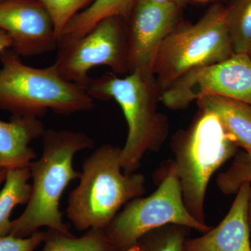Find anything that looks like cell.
Returning <instances> with one entry per match:
<instances>
[{"label":"cell","mask_w":251,"mask_h":251,"mask_svg":"<svg viewBox=\"0 0 251 251\" xmlns=\"http://www.w3.org/2000/svg\"><path fill=\"white\" fill-rule=\"evenodd\" d=\"M13 41L11 36L2 29H0V54L6 50L12 49Z\"/></svg>","instance_id":"23"},{"label":"cell","mask_w":251,"mask_h":251,"mask_svg":"<svg viewBox=\"0 0 251 251\" xmlns=\"http://www.w3.org/2000/svg\"><path fill=\"white\" fill-rule=\"evenodd\" d=\"M126 251H143V249L141 246L138 243V244L130 248V249H128Z\"/></svg>","instance_id":"26"},{"label":"cell","mask_w":251,"mask_h":251,"mask_svg":"<svg viewBox=\"0 0 251 251\" xmlns=\"http://www.w3.org/2000/svg\"><path fill=\"white\" fill-rule=\"evenodd\" d=\"M45 130L36 117L12 115L9 122L0 120V172L29 167L36 157L29 145Z\"/></svg>","instance_id":"13"},{"label":"cell","mask_w":251,"mask_h":251,"mask_svg":"<svg viewBox=\"0 0 251 251\" xmlns=\"http://www.w3.org/2000/svg\"><path fill=\"white\" fill-rule=\"evenodd\" d=\"M46 232L37 231L27 237H16L13 234L0 237V251H34L44 242Z\"/></svg>","instance_id":"22"},{"label":"cell","mask_w":251,"mask_h":251,"mask_svg":"<svg viewBox=\"0 0 251 251\" xmlns=\"http://www.w3.org/2000/svg\"><path fill=\"white\" fill-rule=\"evenodd\" d=\"M244 183L251 184V150L236 153L232 165L216 180L218 188L226 195L236 194Z\"/></svg>","instance_id":"20"},{"label":"cell","mask_w":251,"mask_h":251,"mask_svg":"<svg viewBox=\"0 0 251 251\" xmlns=\"http://www.w3.org/2000/svg\"><path fill=\"white\" fill-rule=\"evenodd\" d=\"M44 242L42 251H117L105 229H90L80 237L48 229Z\"/></svg>","instance_id":"17"},{"label":"cell","mask_w":251,"mask_h":251,"mask_svg":"<svg viewBox=\"0 0 251 251\" xmlns=\"http://www.w3.org/2000/svg\"><path fill=\"white\" fill-rule=\"evenodd\" d=\"M0 110L39 118L49 110L69 115L94 108V99L87 90L64 80L54 64L26 65L11 49L0 54Z\"/></svg>","instance_id":"4"},{"label":"cell","mask_w":251,"mask_h":251,"mask_svg":"<svg viewBox=\"0 0 251 251\" xmlns=\"http://www.w3.org/2000/svg\"><path fill=\"white\" fill-rule=\"evenodd\" d=\"M41 138L42 154L29 166L30 198L23 214L11 222L10 234L18 237H29L42 227L72 234L63 221L59 202L69 184L80 177V172L74 169V156L94 144L85 133L72 130L46 129Z\"/></svg>","instance_id":"1"},{"label":"cell","mask_w":251,"mask_h":251,"mask_svg":"<svg viewBox=\"0 0 251 251\" xmlns=\"http://www.w3.org/2000/svg\"><path fill=\"white\" fill-rule=\"evenodd\" d=\"M0 29L13 41L20 57H34L57 49L53 24L38 0H0Z\"/></svg>","instance_id":"11"},{"label":"cell","mask_w":251,"mask_h":251,"mask_svg":"<svg viewBox=\"0 0 251 251\" xmlns=\"http://www.w3.org/2000/svg\"><path fill=\"white\" fill-rule=\"evenodd\" d=\"M49 14L57 41L64 28L81 10L90 6L94 0H38Z\"/></svg>","instance_id":"21"},{"label":"cell","mask_w":251,"mask_h":251,"mask_svg":"<svg viewBox=\"0 0 251 251\" xmlns=\"http://www.w3.org/2000/svg\"><path fill=\"white\" fill-rule=\"evenodd\" d=\"M144 1H152V2L157 3H172V4L179 5L181 7L184 6L186 2V0H144Z\"/></svg>","instance_id":"24"},{"label":"cell","mask_w":251,"mask_h":251,"mask_svg":"<svg viewBox=\"0 0 251 251\" xmlns=\"http://www.w3.org/2000/svg\"><path fill=\"white\" fill-rule=\"evenodd\" d=\"M200 110L219 118L232 141L243 150H251V105L236 99L209 96L198 100Z\"/></svg>","instance_id":"14"},{"label":"cell","mask_w":251,"mask_h":251,"mask_svg":"<svg viewBox=\"0 0 251 251\" xmlns=\"http://www.w3.org/2000/svg\"><path fill=\"white\" fill-rule=\"evenodd\" d=\"M29 167L7 171L4 187L0 191V237L11 232L10 220L13 209L18 204H27L30 198L31 184Z\"/></svg>","instance_id":"16"},{"label":"cell","mask_w":251,"mask_h":251,"mask_svg":"<svg viewBox=\"0 0 251 251\" xmlns=\"http://www.w3.org/2000/svg\"><path fill=\"white\" fill-rule=\"evenodd\" d=\"M121 151L103 145L82 163L80 183L69 194L67 209L77 230L105 229L122 206L145 192L144 175L122 171Z\"/></svg>","instance_id":"2"},{"label":"cell","mask_w":251,"mask_h":251,"mask_svg":"<svg viewBox=\"0 0 251 251\" xmlns=\"http://www.w3.org/2000/svg\"><path fill=\"white\" fill-rule=\"evenodd\" d=\"M197 1H209V0H197Z\"/></svg>","instance_id":"28"},{"label":"cell","mask_w":251,"mask_h":251,"mask_svg":"<svg viewBox=\"0 0 251 251\" xmlns=\"http://www.w3.org/2000/svg\"><path fill=\"white\" fill-rule=\"evenodd\" d=\"M123 20L106 18L85 35L60 38L53 64L61 77L87 90L92 80L89 72L92 68L105 66L117 74L128 72V27Z\"/></svg>","instance_id":"8"},{"label":"cell","mask_w":251,"mask_h":251,"mask_svg":"<svg viewBox=\"0 0 251 251\" xmlns=\"http://www.w3.org/2000/svg\"><path fill=\"white\" fill-rule=\"evenodd\" d=\"M135 3L136 0H94L71 20L60 38L85 35L106 18L117 17L127 21L133 13Z\"/></svg>","instance_id":"15"},{"label":"cell","mask_w":251,"mask_h":251,"mask_svg":"<svg viewBox=\"0 0 251 251\" xmlns=\"http://www.w3.org/2000/svg\"><path fill=\"white\" fill-rule=\"evenodd\" d=\"M209 96L227 97L251 105L250 56L234 54L223 62L191 69L161 92L160 100L167 108L181 110Z\"/></svg>","instance_id":"9"},{"label":"cell","mask_w":251,"mask_h":251,"mask_svg":"<svg viewBox=\"0 0 251 251\" xmlns=\"http://www.w3.org/2000/svg\"><path fill=\"white\" fill-rule=\"evenodd\" d=\"M251 197V184L244 183L223 221L201 237L186 239L183 251H251L248 221Z\"/></svg>","instance_id":"12"},{"label":"cell","mask_w":251,"mask_h":251,"mask_svg":"<svg viewBox=\"0 0 251 251\" xmlns=\"http://www.w3.org/2000/svg\"><path fill=\"white\" fill-rule=\"evenodd\" d=\"M86 90L92 98L112 99L122 108L128 125L122 168L125 174H133L145 153L159 151L169 133L168 118L157 110L160 92L155 77L138 73L124 77L106 74L92 79Z\"/></svg>","instance_id":"3"},{"label":"cell","mask_w":251,"mask_h":251,"mask_svg":"<svg viewBox=\"0 0 251 251\" xmlns=\"http://www.w3.org/2000/svg\"><path fill=\"white\" fill-rule=\"evenodd\" d=\"M228 9L214 5L195 24L179 25L158 50L153 76L160 93L190 70L226 60L234 54Z\"/></svg>","instance_id":"6"},{"label":"cell","mask_w":251,"mask_h":251,"mask_svg":"<svg viewBox=\"0 0 251 251\" xmlns=\"http://www.w3.org/2000/svg\"><path fill=\"white\" fill-rule=\"evenodd\" d=\"M249 55L250 56L251 58V52H249Z\"/></svg>","instance_id":"29"},{"label":"cell","mask_w":251,"mask_h":251,"mask_svg":"<svg viewBox=\"0 0 251 251\" xmlns=\"http://www.w3.org/2000/svg\"><path fill=\"white\" fill-rule=\"evenodd\" d=\"M172 151L185 206L206 224L204 201L211 176L237 153V147L212 112L200 110L187 129L173 138Z\"/></svg>","instance_id":"5"},{"label":"cell","mask_w":251,"mask_h":251,"mask_svg":"<svg viewBox=\"0 0 251 251\" xmlns=\"http://www.w3.org/2000/svg\"><path fill=\"white\" fill-rule=\"evenodd\" d=\"M171 224L201 233L211 228L193 218L185 206L173 162L156 191L148 197L136 198L127 203L105 231L117 251H126L150 231Z\"/></svg>","instance_id":"7"},{"label":"cell","mask_w":251,"mask_h":251,"mask_svg":"<svg viewBox=\"0 0 251 251\" xmlns=\"http://www.w3.org/2000/svg\"><path fill=\"white\" fill-rule=\"evenodd\" d=\"M189 229L179 225H168L150 231L138 243L143 251H183Z\"/></svg>","instance_id":"19"},{"label":"cell","mask_w":251,"mask_h":251,"mask_svg":"<svg viewBox=\"0 0 251 251\" xmlns=\"http://www.w3.org/2000/svg\"><path fill=\"white\" fill-rule=\"evenodd\" d=\"M248 221H249L251 237V197L249 200V206H248Z\"/></svg>","instance_id":"25"},{"label":"cell","mask_w":251,"mask_h":251,"mask_svg":"<svg viewBox=\"0 0 251 251\" xmlns=\"http://www.w3.org/2000/svg\"><path fill=\"white\" fill-rule=\"evenodd\" d=\"M6 173L7 171H4L0 172V185L4 182L5 179H6Z\"/></svg>","instance_id":"27"},{"label":"cell","mask_w":251,"mask_h":251,"mask_svg":"<svg viewBox=\"0 0 251 251\" xmlns=\"http://www.w3.org/2000/svg\"><path fill=\"white\" fill-rule=\"evenodd\" d=\"M227 26L234 54L251 50V0H238L228 8Z\"/></svg>","instance_id":"18"},{"label":"cell","mask_w":251,"mask_h":251,"mask_svg":"<svg viewBox=\"0 0 251 251\" xmlns=\"http://www.w3.org/2000/svg\"><path fill=\"white\" fill-rule=\"evenodd\" d=\"M181 8L172 3L136 0L127 33L128 74L154 77L157 54L167 36L179 25Z\"/></svg>","instance_id":"10"}]
</instances>
